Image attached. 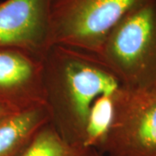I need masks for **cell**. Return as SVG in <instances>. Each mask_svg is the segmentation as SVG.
Here are the masks:
<instances>
[{"mask_svg": "<svg viewBox=\"0 0 156 156\" xmlns=\"http://www.w3.org/2000/svg\"><path fill=\"white\" fill-rule=\"evenodd\" d=\"M44 65L50 122L68 142L84 147L93 103L122 85L97 56L72 48L50 47L44 56Z\"/></svg>", "mask_w": 156, "mask_h": 156, "instance_id": "1", "label": "cell"}, {"mask_svg": "<svg viewBox=\"0 0 156 156\" xmlns=\"http://www.w3.org/2000/svg\"><path fill=\"white\" fill-rule=\"evenodd\" d=\"M97 57L130 89L156 87V0H144L105 39Z\"/></svg>", "mask_w": 156, "mask_h": 156, "instance_id": "2", "label": "cell"}, {"mask_svg": "<svg viewBox=\"0 0 156 156\" xmlns=\"http://www.w3.org/2000/svg\"><path fill=\"white\" fill-rule=\"evenodd\" d=\"M144 0H49L48 49L63 46L97 56L105 39Z\"/></svg>", "mask_w": 156, "mask_h": 156, "instance_id": "3", "label": "cell"}, {"mask_svg": "<svg viewBox=\"0 0 156 156\" xmlns=\"http://www.w3.org/2000/svg\"><path fill=\"white\" fill-rule=\"evenodd\" d=\"M102 156L156 155V91L121 87L113 95Z\"/></svg>", "mask_w": 156, "mask_h": 156, "instance_id": "4", "label": "cell"}, {"mask_svg": "<svg viewBox=\"0 0 156 156\" xmlns=\"http://www.w3.org/2000/svg\"><path fill=\"white\" fill-rule=\"evenodd\" d=\"M0 105L12 114L46 106L44 56L0 48Z\"/></svg>", "mask_w": 156, "mask_h": 156, "instance_id": "5", "label": "cell"}, {"mask_svg": "<svg viewBox=\"0 0 156 156\" xmlns=\"http://www.w3.org/2000/svg\"><path fill=\"white\" fill-rule=\"evenodd\" d=\"M49 0L0 3V48H15L44 56L48 50Z\"/></svg>", "mask_w": 156, "mask_h": 156, "instance_id": "6", "label": "cell"}, {"mask_svg": "<svg viewBox=\"0 0 156 156\" xmlns=\"http://www.w3.org/2000/svg\"><path fill=\"white\" fill-rule=\"evenodd\" d=\"M50 122L46 106L13 113L0 122V156H21L35 135Z\"/></svg>", "mask_w": 156, "mask_h": 156, "instance_id": "7", "label": "cell"}, {"mask_svg": "<svg viewBox=\"0 0 156 156\" xmlns=\"http://www.w3.org/2000/svg\"><path fill=\"white\" fill-rule=\"evenodd\" d=\"M21 156H102L95 148L68 142L49 122L35 135Z\"/></svg>", "mask_w": 156, "mask_h": 156, "instance_id": "8", "label": "cell"}, {"mask_svg": "<svg viewBox=\"0 0 156 156\" xmlns=\"http://www.w3.org/2000/svg\"><path fill=\"white\" fill-rule=\"evenodd\" d=\"M114 94L101 95L91 107L85 130V147L95 148L99 152L111 124Z\"/></svg>", "mask_w": 156, "mask_h": 156, "instance_id": "9", "label": "cell"}, {"mask_svg": "<svg viewBox=\"0 0 156 156\" xmlns=\"http://www.w3.org/2000/svg\"><path fill=\"white\" fill-rule=\"evenodd\" d=\"M10 114H12V113H10L8 110H6L4 107H2L0 105V122H1L4 118H5L7 115H9Z\"/></svg>", "mask_w": 156, "mask_h": 156, "instance_id": "10", "label": "cell"}, {"mask_svg": "<svg viewBox=\"0 0 156 156\" xmlns=\"http://www.w3.org/2000/svg\"><path fill=\"white\" fill-rule=\"evenodd\" d=\"M154 91H156V87H155V89H154Z\"/></svg>", "mask_w": 156, "mask_h": 156, "instance_id": "11", "label": "cell"}, {"mask_svg": "<svg viewBox=\"0 0 156 156\" xmlns=\"http://www.w3.org/2000/svg\"><path fill=\"white\" fill-rule=\"evenodd\" d=\"M155 156H156V155H155Z\"/></svg>", "mask_w": 156, "mask_h": 156, "instance_id": "12", "label": "cell"}]
</instances>
